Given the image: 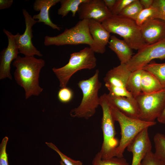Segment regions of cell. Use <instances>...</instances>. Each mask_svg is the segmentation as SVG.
I'll list each match as a JSON object with an SVG mask.
<instances>
[{
  "label": "cell",
  "mask_w": 165,
  "mask_h": 165,
  "mask_svg": "<svg viewBox=\"0 0 165 165\" xmlns=\"http://www.w3.org/2000/svg\"><path fill=\"white\" fill-rule=\"evenodd\" d=\"M45 61L34 56H18L13 63L16 68L14 72L15 80L24 90L26 99L32 95L38 96L43 89L39 85V73L44 66Z\"/></svg>",
  "instance_id": "1"
},
{
  "label": "cell",
  "mask_w": 165,
  "mask_h": 165,
  "mask_svg": "<svg viewBox=\"0 0 165 165\" xmlns=\"http://www.w3.org/2000/svg\"><path fill=\"white\" fill-rule=\"evenodd\" d=\"M99 73L98 69H96L92 76L81 80L78 83L82 97L79 105L71 110L70 115L72 117L88 119L95 113L100 105L98 92L102 86L99 79Z\"/></svg>",
  "instance_id": "2"
},
{
  "label": "cell",
  "mask_w": 165,
  "mask_h": 165,
  "mask_svg": "<svg viewBox=\"0 0 165 165\" xmlns=\"http://www.w3.org/2000/svg\"><path fill=\"white\" fill-rule=\"evenodd\" d=\"M101 24L109 33L122 37L132 50H138L147 45L142 37L140 27L134 20L119 15H112Z\"/></svg>",
  "instance_id": "3"
},
{
  "label": "cell",
  "mask_w": 165,
  "mask_h": 165,
  "mask_svg": "<svg viewBox=\"0 0 165 165\" xmlns=\"http://www.w3.org/2000/svg\"><path fill=\"white\" fill-rule=\"evenodd\" d=\"M94 52L89 47L71 53L68 63L59 68L53 67L52 71L59 82L61 88L66 87L71 77L79 71L91 70L96 66Z\"/></svg>",
  "instance_id": "4"
},
{
  "label": "cell",
  "mask_w": 165,
  "mask_h": 165,
  "mask_svg": "<svg viewBox=\"0 0 165 165\" xmlns=\"http://www.w3.org/2000/svg\"><path fill=\"white\" fill-rule=\"evenodd\" d=\"M110 107L113 118L118 122L121 129V137L116 149V157L122 158L125 149L136 136L144 129L155 125L156 123L128 117L115 107Z\"/></svg>",
  "instance_id": "5"
},
{
  "label": "cell",
  "mask_w": 165,
  "mask_h": 165,
  "mask_svg": "<svg viewBox=\"0 0 165 165\" xmlns=\"http://www.w3.org/2000/svg\"><path fill=\"white\" fill-rule=\"evenodd\" d=\"M100 105L102 110L101 127L103 139L99 152L101 158L106 160L116 157V150L119 141L115 137V121L111 113L110 106L106 93L100 97Z\"/></svg>",
  "instance_id": "6"
},
{
  "label": "cell",
  "mask_w": 165,
  "mask_h": 165,
  "mask_svg": "<svg viewBox=\"0 0 165 165\" xmlns=\"http://www.w3.org/2000/svg\"><path fill=\"white\" fill-rule=\"evenodd\" d=\"M93 39L90 33L89 20H80L73 27L66 29L61 33L55 36H46L44 44L46 46L86 44L90 46Z\"/></svg>",
  "instance_id": "7"
},
{
  "label": "cell",
  "mask_w": 165,
  "mask_h": 165,
  "mask_svg": "<svg viewBox=\"0 0 165 165\" xmlns=\"http://www.w3.org/2000/svg\"><path fill=\"white\" fill-rule=\"evenodd\" d=\"M135 98L140 109L139 119L147 122L155 121L165 106V88L152 93L142 92Z\"/></svg>",
  "instance_id": "8"
},
{
  "label": "cell",
  "mask_w": 165,
  "mask_h": 165,
  "mask_svg": "<svg viewBox=\"0 0 165 165\" xmlns=\"http://www.w3.org/2000/svg\"><path fill=\"white\" fill-rule=\"evenodd\" d=\"M165 59V38L153 44L147 45L139 50L126 64L131 72L142 69L153 60Z\"/></svg>",
  "instance_id": "9"
},
{
  "label": "cell",
  "mask_w": 165,
  "mask_h": 165,
  "mask_svg": "<svg viewBox=\"0 0 165 165\" xmlns=\"http://www.w3.org/2000/svg\"><path fill=\"white\" fill-rule=\"evenodd\" d=\"M22 12L25 19V30L22 35L17 33L14 35L19 53L25 56H34L36 55L42 57V54L34 46L31 40L33 37L32 28L38 21L34 19L26 9H23Z\"/></svg>",
  "instance_id": "10"
},
{
  "label": "cell",
  "mask_w": 165,
  "mask_h": 165,
  "mask_svg": "<svg viewBox=\"0 0 165 165\" xmlns=\"http://www.w3.org/2000/svg\"><path fill=\"white\" fill-rule=\"evenodd\" d=\"M80 20L92 19L102 23L112 15L103 0H86L77 12Z\"/></svg>",
  "instance_id": "11"
},
{
  "label": "cell",
  "mask_w": 165,
  "mask_h": 165,
  "mask_svg": "<svg viewBox=\"0 0 165 165\" xmlns=\"http://www.w3.org/2000/svg\"><path fill=\"white\" fill-rule=\"evenodd\" d=\"M3 31L7 36L8 45L0 53V79L8 78L12 80L10 72L11 64L13 61L17 58L20 53L14 35L5 29Z\"/></svg>",
  "instance_id": "12"
},
{
  "label": "cell",
  "mask_w": 165,
  "mask_h": 165,
  "mask_svg": "<svg viewBox=\"0 0 165 165\" xmlns=\"http://www.w3.org/2000/svg\"><path fill=\"white\" fill-rule=\"evenodd\" d=\"M148 129L145 128L139 133L127 148V150L132 153L131 165H141L146 155L152 151Z\"/></svg>",
  "instance_id": "13"
},
{
  "label": "cell",
  "mask_w": 165,
  "mask_h": 165,
  "mask_svg": "<svg viewBox=\"0 0 165 165\" xmlns=\"http://www.w3.org/2000/svg\"><path fill=\"white\" fill-rule=\"evenodd\" d=\"M89 25L93 39V43L90 47L94 53H104L110 40V33L104 28L101 23L95 20H89Z\"/></svg>",
  "instance_id": "14"
},
{
  "label": "cell",
  "mask_w": 165,
  "mask_h": 165,
  "mask_svg": "<svg viewBox=\"0 0 165 165\" xmlns=\"http://www.w3.org/2000/svg\"><path fill=\"white\" fill-rule=\"evenodd\" d=\"M109 104L117 109L125 116L132 118L139 119L140 109L136 98L130 97H116L106 94Z\"/></svg>",
  "instance_id": "15"
},
{
  "label": "cell",
  "mask_w": 165,
  "mask_h": 165,
  "mask_svg": "<svg viewBox=\"0 0 165 165\" xmlns=\"http://www.w3.org/2000/svg\"><path fill=\"white\" fill-rule=\"evenodd\" d=\"M142 37L147 45L165 38V22L158 19L148 20L140 26Z\"/></svg>",
  "instance_id": "16"
},
{
  "label": "cell",
  "mask_w": 165,
  "mask_h": 165,
  "mask_svg": "<svg viewBox=\"0 0 165 165\" xmlns=\"http://www.w3.org/2000/svg\"><path fill=\"white\" fill-rule=\"evenodd\" d=\"M60 0H36L33 4V9L40 11L38 14L34 15L33 18L38 19V22H43L54 29L60 31L62 28L54 24L51 20L49 15L50 9L60 2Z\"/></svg>",
  "instance_id": "17"
},
{
  "label": "cell",
  "mask_w": 165,
  "mask_h": 165,
  "mask_svg": "<svg viewBox=\"0 0 165 165\" xmlns=\"http://www.w3.org/2000/svg\"><path fill=\"white\" fill-rule=\"evenodd\" d=\"M131 72L127 69L126 64H120L107 72L104 78L105 84L126 88Z\"/></svg>",
  "instance_id": "18"
},
{
  "label": "cell",
  "mask_w": 165,
  "mask_h": 165,
  "mask_svg": "<svg viewBox=\"0 0 165 165\" xmlns=\"http://www.w3.org/2000/svg\"><path fill=\"white\" fill-rule=\"evenodd\" d=\"M108 47L117 55L120 64H126L133 56L132 49L123 40L115 36H111Z\"/></svg>",
  "instance_id": "19"
},
{
  "label": "cell",
  "mask_w": 165,
  "mask_h": 165,
  "mask_svg": "<svg viewBox=\"0 0 165 165\" xmlns=\"http://www.w3.org/2000/svg\"><path fill=\"white\" fill-rule=\"evenodd\" d=\"M141 80L142 92L143 93H152L165 88L153 75L143 69Z\"/></svg>",
  "instance_id": "20"
},
{
  "label": "cell",
  "mask_w": 165,
  "mask_h": 165,
  "mask_svg": "<svg viewBox=\"0 0 165 165\" xmlns=\"http://www.w3.org/2000/svg\"><path fill=\"white\" fill-rule=\"evenodd\" d=\"M142 71V69H140L131 72L126 85L127 90L135 98L142 93L141 79Z\"/></svg>",
  "instance_id": "21"
},
{
  "label": "cell",
  "mask_w": 165,
  "mask_h": 165,
  "mask_svg": "<svg viewBox=\"0 0 165 165\" xmlns=\"http://www.w3.org/2000/svg\"><path fill=\"white\" fill-rule=\"evenodd\" d=\"M86 0H60L61 6L57 14L62 17L66 16L71 12L72 16L75 17L80 4Z\"/></svg>",
  "instance_id": "22"
},
{
  "label": "cell",
  "mask_w": 165,
  "mask_h": 165,
  "mask_svg": "<svg viewBox=\"0 0 165 165\" xmlns=\"http://www.w3.org/2000/svg\"><path fill=\"white\" fill-rule=\"evenodd\" d=\"M142 69L152 73L165 87V63L159 64L152 62Z\"/></svg>",
  "instance_id": "23"
},
{
  "label": "cell",
  "mask_w": 165,
  "mask_h": 165,
  "mask_svg": "<svg viewBox=\"0 0 165 165\" xmlns=\"http://www.w3.org/2000/svg\"><path fill=\"white\" fill-rule=\"evenodd\" d=\"M143 9L140 0H134L124 8L119 15L135 21L139 14Z\"/></svg>",
  "instance_id": "24"
},
{
  "label": "cell",
  "mask_w": 165,
  "mask_h": 165,
  "mask_svg": "<svg viewBox=\"0 0 165 165\" xmlns=\"http://www.w3.org/2000/svg\"><path fill=\"white\" fill-rule=\"evenodd\" d=\"M153 141L155 145L156 156L165 163V135L161 133H157L154 136Z\"/></svg>",
  "instance_id": "25"
},
{
  "label": "cell",
  "mask_w": 165,
  "mask_h": 165,
  "mask_svg": "<svg viewBox=\"0 0 165 165\" xmlns=\"http://www.w3.org/2000/svg\"><path fill=\"white\" fill-rule=\"evenodd\" d=\"M92 165H129L123 157H113L106 160H103L99 152L95 155L92 162Z\"/></svg>",
  "instance_id": "26"
},
{
  "label": "cell",
  "mask_w": 165,
  "mask_h": 165,
  "mask_svg": "<svg viewBox=\"0 0 165 165\" xmlns=\"http://www.w3.org/2000/svg\"><path fill=\"white\" fill-rule=\"evenodd\" d=\"M154 19H156V12L152 6L148 8L143 9L139 14L135 22L138 25L140 26L146 21Z\"/></svg>",
  "instance_id": "27"
},
{
  "label": "cell",
  "mask_w": 165,
  "mask_h": 165,
  "mask_svg": "<svg viewBox=\"0 0 165 165\" xmlns=\"http://www.w3.org/2000/svg\"><path fill=\"white\" fill-rule=\"evenodd\" d=\"M46 145L59 155L63 162L65 165H82V162L79 160H74L62 153L59 149L53 143L46 142Z\"/></svg>",
  "instance_id": "28"
},
{
  "label": "cell",
  "mask_w": 165,
  "mask_h": 165,
  "mask_svg": "<svg viewBox=\"0 0 165 165\" xmlns=\"http://www.w3.org/2000/svg\"><path fill=\"white\" fill-rule=\"evenodd\" d=\"M74 96L72 90L67 86L61 88L57 93V98L60 102L67 103L70 102Z\"/></svg>",
  "instance_id": "29"
},
{
  "label": "cell",
  "mask_w": 165,
  "mask_h": 165,
  "mask_svg": "<svg viewBox=\"0 0 165 165\" xmlns=\"http://www.w3.org/2000/svg\"><path fill=\"white\" fill-rule=\"evenodd\" d=\"M109 91V94L116 97H130L131 93L126 88L116 86L108 84H105Z\"/></svg>",
  "instance_id": "30"
},
{
  "label": "cell",
  "mask_w": 165,
  "mask_h": 165,
  "mask_svg": "<svg viewBox=\"0 0 165 165\" xmlns=\"http://www.w3.org/2000/svg\"><path fill=\"white\" fill-rule=\"evenodd\" d=\"M152 6L156 12V19L165 22V0H154Z\"/></svg>",
  "instance_id": "31"
},
{
  "label": "cell",
  "mask_w": 165,
  "mask_h": 165,
  "mask_svg": "<svg viewBox=\"0 0 165 165\" xmlns=\"http://www.w3.org/2000/svg\"><path fill=\"white\" fill-rule=\"evenodd\" d=\"M141 165H165V163L159 159L151 151L146 155Z\"/></svg>",
  "instance_id": "32"
},
{
  "label": "cell",
  "mask_w": 165,
  "mask_h": 165,
  "mask_svg": "<svg viewBox=\"0 0 165 165\" xmlns=\"http://www.w3.org/2000/svg\"><path fill=\"white\" fill-rule=\"evenodd\" d=\"M8 140V137H5L3 139L0 144V165H9L6 152V147Z\"/></svg>",
  "instance_id": "33"
},
{
  "label": "cell",
  "mask_w": 165,
  "mask_h": 165,
  "mask_svg": "<svg viewBox=\"0 0 165 165\" xmlns=\"http://www.w3.org/2000/svg\"><path fill=\"white\" fill-rule=\"evenodd\" d=\"M134 0H117L116 3L111 11L112 15H119L128 5Z\"/></svg>",
  "instance_id": "34"
},
{
  "label": "cell",
  "mask_w": 165,
  "mask_h": 165,
  "mask_svg": "<svg viewBox=\"0 0 165 165\" xmlns=\"http://www.w3.org/2000/svg\"><path fill=\"white\" fill-rule=\"evenodd\" d=\"M13 2V0H0V9L9 8Z\"/></svg>",
  "instance_id": "35"
},
{
  "label": "cell",
  "mask_w": 165,
  "mask_h": 165,
  "mask_svg": "<svg viewBox=\"0 0 165 165\" xmlns=\"http://www.w3.org/2000/svg\"><path fill=\"white\" fill-rule=\"evenodd\" d=\"M103 1L106 7L111 12L116 3L117 0H103Z\"/></svg>",
  "instance_id": "36"
},
{
  "label": "cell",
  "mask_w": 165,
  "mask_h": 165,
  "mask_svg": "<svg viewBox=\"0 0 165 165\" xmlns=\"http://www.w3.org/2000/svg\"><path fill=\"white\" fill-rule=\"evenodd\" d=\"M154 0H140V3L143 9H147L152 5Z\"/></svg>",
  "instance_id": "37"
},
{
  "label": "cell",
  "mask_w": 165,
  "mask_h": 165,
  "mask_svg": "<svg viewBox=\"0 0 165 165\" xmlns=\"http://www.w3.org/2000/svg\"><path fill=\"white\" fill-rule=\"evenodd\" d=\"M157 119L160 123L165 124V106L161 114Z\"/></svg>",
  "instance_id": "38"
},
{
  "label": "cell",
  "mask_w": 165,
  "mask_h": 165,
  "mask_svg": "<svg viewBox=\"0 0 165 165\" xmlns=\"http://www.w3.org/2000/svg\"><path fill=\"white\" fill-rule=\"evenodd\" d=\"M60 163L61 165H65V164H64V163L61 160L60 161Z\"/></svg>",
  "instance_id": "39"
}]
</instances>
